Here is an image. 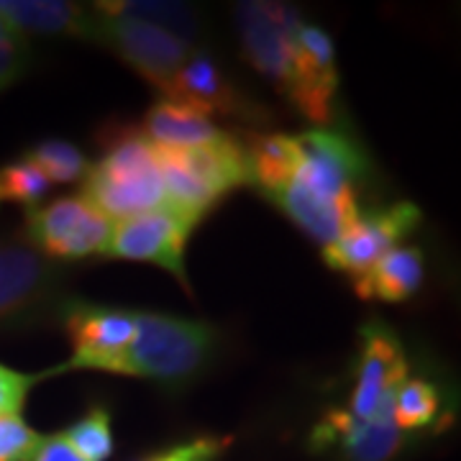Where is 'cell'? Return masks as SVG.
<instances>
[{"mask_svg":"<svg viewBox=\"0 0 461 461\" xmlns=\"http://www.w3.org/2000/svg\"><path fill=\"white\" fill-rule=\"evenodd\" d=\"M297 147L295 172L272 203L326 247L362 213L359 185L369 175V159L357 139L333 129L297 133Z\"/></svg>","mask_w":461,"mask_h":461,"instance_id":"obj_1","label":"cell"},{"mask_svg":"<svg viewBox=\"0 0 461 461\" xmlns=\"http://www.w3.org/2000/svg\"><path fill=\"white\" fill-rule=\"evenodd\" d=\"M100 157L87 167L83 195L111 221L147 213L165 205V182L154 147L133 121H105L95 133Z\"/></svg>","mask_w":461,"mask_h":461,"instance_id":"obj_2","label":"cell"},{"mask_svg":"<svg viewBox=\"0 0 461 461\" xmlns=\"http://www.w3.org/2000/svg\"><path fill=\"white\" fill-rule=\"evenodd\" d=\"M221 339V330L208 321L139 311L123 375L180 393L208 372L218 357Z\"/></svg>","mask_w":461,"mask_h":461,"instance_id":"obj_3","label":"cell"},{"mask_svg":"<svg viewBox=\"0 0 461 461\" xmlns=\"http://www.w3.org/2000/svg\"><path fill=\"white\" fill-rule=\"evenodd\" d=\"M154 157L165 182V205L190 226H198L221 200L249 185L239 133L203 147H154Z\"/></svg>","mask_w":461,"mask_h":461,"instance_id":"obj_4","label":"cell"},{"mask_svg":"<svg viewBox=\"0 0 461 461\" xmlns=\"http://www.w3.org/2000/svg\"><path fill=\"white\" fill-rule=\"evenodd\" d=\"M65 272L29 244L26 233L0 236V330H23L59 318Z\"/></svg>","mask_w":461,"mask_h":461,"instance_id":"obj_5","label":"cell"},{"mask_svg":"<svg viewBox=\"0 0 461 461\" xmlns=\"http://www.w3.org/2000/svg\"><path fill=\"white\" fill-rule=\"evenodd\" d=\"M111 230L113 221L100 213L83 193L29 208L23 226L29 244L54 264L105 254Z\"/></svg>","mask_w":461,"mask_h":461,"instance_id":"obj_6","label":"cell"},{"mask_svg":"<svg viewBox=\"0 0 461 461\" xmlns=\"http://www.w3.org/2000/svg\"><path fill=\"white\" fill-rule=\"evenodd\" d=\"M236 32L247 62L287 98L295 75L300 14L287 3L249 0L236 3Z\"/></svg>","mask_w":461,"mask_h":461,"instance_id":"obj_7","label":"cell"},{"mask_svg":"<svg viewBox=\"0 0 461 461\" xmlns=\"http://www.w3.org/2000/svg\"><path fill=\"white\" fill-rule=\"evenodd\" d=\"M59 321L72 344V359L65 366L50 369L47 377L69 369H98V372L123 375L126 348L131 346L136 333L133 311L67 297L59 311Z\"/></svg>","mask_w":461,"mask_h":461,"instance_id":"obj_8","label":"cell"},{"mask_svg":"<svg viewBox=\"0 0 461 461\" xmlns=\"http://www.w3.org/2000/svg\"><path fill=\"white\" fill-rule=\"evenodd\" d=\"M95 16H98L95 44L118 54L123 65L131 67L141 80L157 87L159 95H167L175 75L180 72V67L187 62L195 47L177 39L175 33L139 18L100 16V14Z\"/></svg>","mask_w":461,"mask_h":461,"instance_id":"obj_9","label":"cell"},{"mask_svg":"<svg viewBox=\"0 0 461 461\" xmlns=\"http://www.w3.org/2000/svg\"><path fill=\"white\" fill-rule=\"evenodd\" d=\"M408 377L411 364L395 329L379 318H369L359 329V357L346 408L348 415L357 420H372L393 405L397 387Z\"/></svg>","mask_w":461,"mask_h":461,"instance_id":"obj_10","label":"cell"},{"mask_svg":"<svg viewBox=\"0 0 461 461\" xmlns=\"http://www.w3.org/2000/svg\"><path fill=\"white\" fill-rule=\"evenodd\" d=\"M423 213L411 200L359 213L330 244L323 247V264L333 272L359 277L387 251L420 226Z\"/></svg>","mask_w":461,"mask_h":461,"instance_id":"obj_11","label":"cell"},{"mask_svg":"<svg viewBox=\"0 0 461 461\" xmlns=\"http://www.w3.org/2000/svg\"><path fill=\"white\" fill-rule=\"evenodd\" d=\"M193 229L195 226H190L182 215L162 205L113 223L105 257L154 264L159 269H167L187 293H193L185 269V251Z\"/></svg>","mask_w":461,"mask_h":461,"instance_id":"obj_12","label":"cell"},{"mask_svg":"<svg viewBox=\"0 0 461 461\" xmlns=\"http://www.w3.org/2000/svg\"><path fill=\"white\" fill-rule=\"evenodd\" d=\"M162 98L182 103L205 118H233L249 126H262L272 121V113L241 90L223 65L208 50H193L187 62L180 67L175 80Z\"/></svg>","mask_w":461,"mask_h":461,"instance_id":"obj_13","label":"cell"},{"mask_svg":"<svg viewBox=\"0 0 461 461\" xmlns=\"http://www.w3.org/2000/svg\"><path fill=\"white\" fill-rule=\"evenodd\" d=\"M339 98V67L329 32L315 23H300L297 29L295 75L287 103L297 113L318 126H326L336 115Z\"/></svg>","mask_w":461,"mask_h":461,"instance_id":"obj_14","label":"cell"},{"mask_svg":"<svg viewBox=\"0 0 461 461\" xmlns=\"http://www.w3.org/2000/svg\"><path fill=\"white\" fill-rule=\"evenodd\" d=\"M408 444V433L393 420V405L372 420H357L348 411L333 408L311 433V448L339 446L344 461H393Z\"/></svg>","mask_w":461,"mask_h":461,"instance_id":"obj_15","label":"cell"},{"mask_svg":"<svg viewBox=\"0 0 461 461\" xmlns=\"http://www.w3.org/2000/svg\"><path fill=\"white\" fill-rule=\"evenodd\" d=\"M0 18L18 36H72L95 44L98 16L69 0H0Z\"/></svg>","mask_w":461,"mask_h":461,"instance_id":"obj_16","label":"cell"},{"mask_svg":"<svg viewBox=\"0 0 461 461\" xmlns=\"http://www.w3.org/2000/svg\"><path fill=\"white\" fill-rule=\"evenodd\" d=\"M426 282V254L420 247H395L354 280L362 300L405 303Z\"/></svg>","mask_w":461,"mask_h":461,"instance_id":"obj_17","label":"cell"},{"mask_svg":"<svg viewBox=\"0 0 461 461\" xmlns=\"http://www.w3.org/2000/svg\"><path fill=\"white\" fill-rule=\"evenodd\" d=\"M247 159L249 187H257L267 200H275L290 182L297 167L300 147L297 136L290 133H239Z\"/></svg>","mask_w":461,"mask_h":461,"instance_id":"obj_18","label":"cell"},{"mask_svg":"<svg viewBox=\"0 0 461 461\" xmlns=\"http://www.w3.org/2000/svg\"><path fill=\"white\" fill-rule=\"evenodd\" d=\"M141 131L154 147H203L223 139L229 131L218 129L211 118L169 98L154 100L141 121Z\"/></svg>","mask_w":461,"mask_h":461,"instance_id":"obj_19","label":"cell"},{"mask_svg":"<svg viewBox=\"0 0 461 461\" xmlns=\"http://www.w3.org/2000/svg\"><path fill=\"white\" fill-rule=\"evenodd\" d=\"M93 11L100 16H131L139 21L154 23L165 32L175 33L198 50L200 39L205 33V18L187 3H169V0H105L93 3Z\"/></svg>","mask_w":461,"mask_h":461,"instance_id":"obj_20","label":"cell"},{"mask_svg":"<svg viewBox=\"0 0 461 461\" xmlns=\"http://www.w3.org/2000/svg\"><path fill=\"white\" fill-rule=\"evenodd\" d=\"M441 405V390L430 379L408 377L393 397V420L402 433L423 430L438 420Z\"/></svg>","mask_w":461,"mask_h":461,"instance_id":"obj_21","label":"cell"},{"mask_svg":"<svg viewBox=\"0 0 461 461\" xmlns=\"http://www.w3.org/2000/svg\"><path fill=\"white\" fill-rule=\"evenodd\" d=\"M23 159H29L51 185H69V182H83L87 172V159L83 149L75 147L65 139H44L33 144Z\"/></svg>","mask_w":461,"mask_h":461,"instance_id":"obj_22","label":"cell"},{"mask_svg":"<svg viewBox=\"0 0 461 461\" xmlns=\"http://www.w3.org/2000/svg\"><path fill=\"white\" fill-rule=\"evenodd\" d=\"M65 441L85 461H108L115 451L113 429H111V412L105 405L87 408L83 418H77L69 429L62 430Z\"/></svg>","mask_w":461,"mask_h":461,"instance_id":"obj_23","label":"cell"},{"mask_svg":"<svg viewBox=\"0 0 461 461\" xmlns=\"http://www.w3.org/2000/svg\"><path fill=\"white\" fill-rule=\"evenodd\" d=\"M50 190L51 182L23 157L0 167V203H18L26 208H36V203L47 198Z\"/></svg>","mask_w":461,"mask_h":461,"instance_id":"obj_24","label":"cell"},{"mask_svg":"<svg viewBox=\"0 0 461 461\" xmlns=\"http://www.w3.org/2000/svg\"><path fill=\"white\" fill-rule=\"evenodd\" d=\"M44 436L33 430L21 412L0 415V461H32Z\"/></svg>","mask_w":461,"mask_h":461,"instance_id":"obj_25","label":"cell"},{"mask_svg":"<svg viewBox=\"0 0 461 461\" xmlns=\"http://www.w3.org/2000/svg\"><path fill=\"white\" fill-rule=\"evenodd\" d=\"M233 444V436H195L159 448L139 461H218Z\"/></svg>","mask_w":461,"mask_h":461,"instance_id":"obj_26","label":"cell"},{"mask_svg":"<svg viewBox=\"0 0 461 461\" xmlns=\"http://www.w3.org/2000/svg\"><path fill=\"white\" fill-rule=\"evenodd\" d=\"M33 65L32 44L23 36H8L0 41V93L16 85Z\"/></svg>","mask_w":461,"mask_h":461,"instance_id":"obj_27","label":"cell"},{"mask_svg":"<svg viewBox=\"0 0 461 461\" xmlns=\"http://www.w3.org/2000/svg\"><path fill=\"white\" fill-rule=\"evenodd\" d=\"M44 377H47V372L44 375H23V372L0 364V415L21 412L32 387Z\"/></svg>","mask_w":461,"mask_h":461,"instance_id":"obj_28","label":"cell"},{"mask_svg":"<svg viewBox=\"0 0 461 461\" xmlns=\"http://www.w3.org/2000/svg\"><path fill=\"white\" fill-rule=\"evenodd\" d=\"M32 461H85L72 446L67 444L62 433L44 436V441L39 446V451L33 454Z\"/></svg>","mask_w":461,"mask_h":461,"instance_id":"obj_29","label":"cell"},{"mask_svg":"<svg viewBox=\"0 0 461 461\" xmlns=\"http://www.w3.org/2000/svg\"><path fill=\"white\" fill-rule=\"evenodd\" d=\"M8 36H16V32H14V29L0 18V41H3V39H8Z\"/></svg>","mask_w":461,"mask_h":461,"instance_id":"obj_30","label":"cell"}]
</instances>
